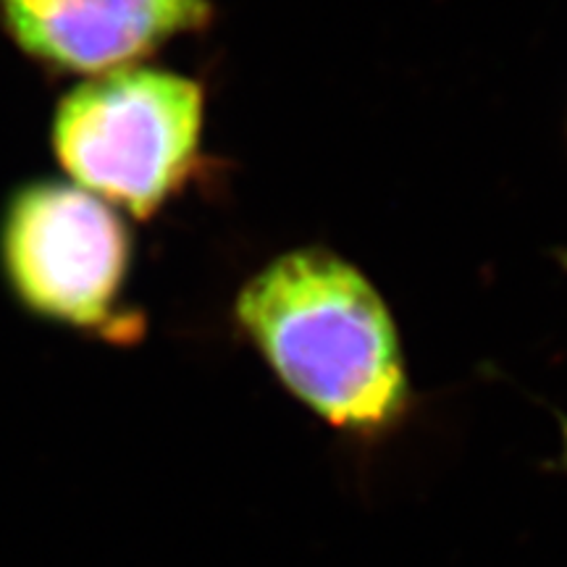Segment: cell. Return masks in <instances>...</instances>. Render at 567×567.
<instances>
[{"label":"cell","mask_w":567,"mask_h":567,"mask_svg":"<svg viewBox=\"0 0 567 567\" xmlns=\"http://www.w3.org/2000/svg\"><path fill=\"white\" fill-rule=\"evenodd\" d=\"M237 316L281 384L337 429L373 434L405 410L392 316L337 255H281L243 289Z\"/></svg>","instance_id":"cell-1"},{"label":"cell","mask_w":567,"mask_h":567,"mask_svg":"<svg viewBox=\"0 0 567 567\" xmlns=\"http://www.w3.org/2000/svg\"><path fill=\"white\" fill-rule=\"evenodd\" d=\"M203 90L158 69H116L63 95L53 153L95 197L153 216L189 172L200 142Z\"/></svg>","instance_id":"cell-2"},{"label":"cell","mask_w":567,"mask_h":567,"mask_svg":"<svg viewBox=\"0 0 567 567\" xmlns=\"http://www.w3.org/2000/svg\"><path fill=\"white\" fill-rule=\"evenodd\" d=\"M0 260L30 313L74 329H103L126 279L130 234L87 189L34 182L6 205Z\"/></svg>","instance_id":"cell-3"},{"label":"cell","mask_w":567,"mask_h":567,"mask_svg":"<svg viewBox=\"0 0 567 567\" xmlns=\"http://www.w3.org/2000/svg\"><path fill=\"white\" fill-rule=\"evenodd\" d=\"M208 17L205 0H0V19L21 51L84 74L126 69Z\"/></svg>","instance_id":"cell-4"}]
</instances>
